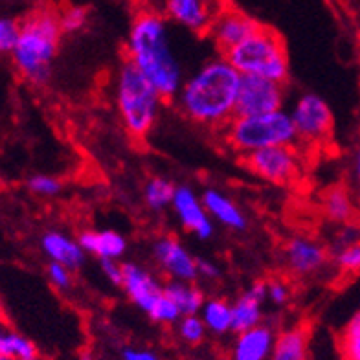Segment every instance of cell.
Wrapping results in <instances>:
<instances>
[{"label": "cell", "instance_id": "1", "mask_svg": "<svg viewBox=\"0 0 360 360\" xmlns=\"http://www.w3.org/2000/svg\"><path fill=\"white\" fill-rule=\"evenodd\" d=\"M243 76L224 56L202 63L176 94L179 112L200 127L224 129L237 110Z\"/></svg>", "mask_w": 360, "mask_h": 360}, {"label": "cell", "instance_id": "2", "mask_svg": "<svg viewBox=\"0 0 360 360\" xmlns=\"http://www.w3.org/2000/svg\"><path fill=\"white\" fill-rule=\"evenodd\" d=\"M125 53L127 61L151 81L164 100H175L186 77L164 15L149 10L140 11L129 30Z\"/></svg>", "mask_w": 360, "mask_h": 360}, {"label": "cell", "instance_id": "3", "mask_svg": "<svg viewBox=\"0 0 360 360\" xmlns=\"http://www.w3.org/2000/svg\"><path fill=\"white\" fill-rule=\"evenodd\" d=\"M59 13L37 10L20 20V37L11 56L15 70L32 85L41 86L52 76V67L61 44Z\"/></svg>", "mask_w": 360, "mask_h": 360}, {"label": "cell", "instance_id": "4", "mask_svg": "<svg viewBox=\"0 0 360 360\" xmlns=\"http://www.w3.org/2000/svg\"><path fill=\"white\" fill-rule=\"evenodd\" d=\"M112 94L125 131L133 138H143L151 133L166 100L133 63L124 61L118 67Z\"/></svg>", "mask_w": 360, "mask_h": 360}, {"label": "cell", "instance_id": "5", "mask_svg": "<svg viewBox=\"0 0 360 360\" xmlns=\"http://www.w3.org/2000/svg\"><path fill=\"white\" fill-rule=\"evenodd\" d=\"M224 140L243 158L269 147L294 146L298 142L289 110H274L256 116H236L223 129Z\"/></svg>", "mask_w": 360, "mask_h": 360}, {"label": "cell", "instance_id": "6", "mask_svg": "<svg viewBox=\"0 0 360 360\" xmlns=\"http://www.w3.org/2000/svg\"><path fill=\"white\" fill-rule=\"evenodd\" d=\"M224 57L241 76H257L280 85L289 79V57L283 39L266 26H261L259 32L243 41Z\"/></svg>", "mask_w": 360, "mask_h": 360}, {"label": "cell", "instance_id": "7", "mask_svg": "<svg viewBox=\"0 0 360 360\" xmlns=\"http://www.w3.org/2000/svg\"><path fill=\"white\" fill-rule=\"evenodd\" d=\"M289 112L296 127L298 142L316 146L331 134L333 110L322 96L314 92L298 96Z\"/></svg>", "mask_w": 360, "mask_h": 360}, {"label": "cell", "instance_id": "8", "mask_svg": "<svg viewBox=\"0 0 360 360\" xmlns=\"http://www.w3.org/2000/svg\"><path fill=\"white\" fill-rule=\"evenodd\" d=\"M252 175L270 184L285 186L300 175V157L294 146H280L261 149L243 158Z\"/></svg>", "mask_w": 360, "mask_h": 360}, {"label": "cell", "instance_id": "9", "mask_svg": "<svg viewBox=\"0 0 360 360\" xmlns=\"http://www.w3.org/2000/svg\"><path fill=\"white\" fill-rule=\"evenodd\" d=\"M151 254L158 269L173 281H197V257L186 247L184 243L173 236L158 237L153 243Z\"/></svg>", "mask_w": 360, "mask_h": 360}, {"label": "cell", "instance_id": "10", "mask_svg": "<svg viewBox=\"0 0 360 360\" xmlns=\"http://www.w3.org/2000/svg\"><path fill=\"white\" fill-rule=\"evenodd\" d=\"M283 85L257 76H243L236 116H256L283 109Z\"/></svg>", "mask_w": 360, "mask_h": 360}, {"label": "cell", "instance_id": "11", "mask_svg": "<svg viewBox=\"0 0 360 360\" xmlns=\"http://www.w3.org/2000/svg\"><path fill=\"white\" fill-rule=\"evenodd\" d=\"M171 210H173L180 226L184 228L188 233H191L200 241H208V239L214 237V219L210 217V214L206 212L202 197L191 186H176V193Z\"/></svg>", "mask_w": 360, "mask_h": 360}, {"label": "cell", "instance_id": "12", "mask_svg": "<svg viewBox=\"0 0 360 360\" xmlns=\"http://www.w3.org/2000/svg\"><path fill=\"white\" fill-rule=\"evenodd\" d=\"M261 24L256 19H252L250 15L245 11L237 10L233 6H224V10L217 15L214 20L208 35L214 41L215 48L219 52L226 56L230 50L247 41L248 37L259 32Z\"/></svg>", "mask_w": 360, "mask_h": 360}, {"label": "cell", "instance_id": "13", "mask_svg": "<svg viewBox=\"0 0 360 360\" xmlns=\"http://www.w3.org/2000/svg\"><path fill=\"white\" fill-rule=\"evenodd\" d=\"M224 6V0H166V17L191 34L208 35Z\"/></svg>", "mask_w": 360, "mask_h": 360}, {"label": "cell", "instance_id": "14", "mask_svg": "<svg viewBox=\"0 0 360 360\" xmlns=\"http://www.w3.org/2000/svg\"><path fill=\"white\" fill-rule=\"evenodd\" d=\"M125 296H127L140 311L149 314L153 307L164 296V285L158 278L140 263L125 261L124 263V283H122Z\"/></svg>", "mask_w": 360, "mask_h": 360}, {"label": "cell", "instance_id": "15", "mask_svg": "<svg viewBox=\"0 0 360 360\" xmlns=\"http://www.w3.org/2000/svg\"><path fill=\"white\" fill-rule=\"evenodd\" d=\"M327 261V250L322 243L309 236H294L283 247V263L290 274L307 278L322 270Z\"/></svg>", "mask_w": 360, "mask_h": 360}, {"label": "cell", "instance_id": "16", "mask_svg": "<svg viewBox=\"0 0 360 360\" xmlns=\"http://www.w3.org/2000/svg\"><path fill=\"white\" fill-rule=\"evenodd\" d=\"M269 302L266 281H254L232 304V333L239 335L263 323V307Z\"/></svg>", "mask_w": 360, "mask_h": 360}, {"label": "cell", "instance_id": "17", "mask_svg": "<svg viewBox=\"0 0 360 360\" xmlns=\"http://www.w3.org/2000/svg\"><path fill=\"white\" fill-rule=\"evenodd\" d=\"M39 245L50 263H59L72 272L85 265L86 252L83 250L79 241L61 230H46L39 239Z\"/></svg>", "mask_w": 360, "mask_h": 360}, {"label": "cell", "instance_id": "18", "mask_svg": "<svg viewBox=\"0 0 360 360\" xmlns=\"http://www.w3.org/2000/svg\"><path fill=\"white\" fill-rule=\"evenodd\" d=\"M206 212L215 223L232 230V232H243L248 228L247 214L243 212L241 206L236 200L217 188H206L200 193Z\"/></svg>", "mask_w": 360, "mask_h": 360}, {"label": "cell", "instance_id": "19", "mask_svg": "<svg viewBox=\"0 0 360 360\" xmlns=\"http://www.w3.org/2000/svg\"><path fill=\"white\" fill-rule=\"evenodd\" d=\"M276 337L274 329L266 323L239 333L233 340L232 360H270Z\"/></svg>", "mask_w": 360, "mask_h": 360}, {"label": "cell", "instance_id": "20", "mask_svg": "<svg viewBox=\"0 0 360 360\" xmlns=\"http://www.w3.org/2000/svg\"><path fill=\"white\" fill-rule=\"evenodd\" d=\"M77 241L89 256H94L98 261L122 259L127 254V239L116 230H83Z\"/></svg>", "mask_w": 360, "mask_h": 360}, {"label": "cell", "instance_id": "21", "mask_svg": "<svg viewBox=\"0 0 360 360\" xmlns=\"http://www.w3.org/2000/svg\"><path fill=\"white\" fill-rule=\"evenodd\" d=\"M164 292L169 300L175 302L180 309L182 316H191V314H200V309L206 304L204 290L195 281H173L169 280L164 283Z\"/></svg>", "mask_w": 360, "mask_h": 360}, {"label": "cell", "instance_id": "22", "mask_svg": "<svg viewBox=\"0 0 360 360\" xmlns=\"http://www.w3.org/2000/svg\"><path fill=\"white\" fill-rule=\"evenodd\" d=\"M199 316L202 318L206 329L217 337L232 333V304L226 298H221V296L208 298L200 309Z\"/></svg>", "mask_w": 360, "mask_h": 360}, {"label": "cell", "instance_id": "23", "mask_svg": "<svg viewBox=\"0 0 360 360\" xmlns=\"http://www.w3.org/2000/svg\"><path fill=\"white\" fill-rule=\"evenodd\" d=\"M307 359V331L304 327L285 329L276 337L270 360H305Z\"/></svg>", "mask_w": 360, "mask_h": 360}, {"label": "cell", "instance_id": "24", "mask_svg": "<svg viewBox=\"0 0 360 360\" xmlns=\"http://www.w3.org/2000/svg\"><path fill=\"white\" fill-rule=\"evenodd\" d=\"M355 197L346 188H333L323 197V214L331 223H349L355 215Z\"/></svg>", "mask_w": 360, "mask_h": 360}, {"label": "cell", "instance_id": "25", "mask_svg": "<svg viewBox=\"0 0 360 360\" xmlns=\"http://www.w3.org/2000/svg\"><path fill=\"white\" fill-rule=\"evenodd\" d=\"M176 186L166 176H151L143 186V202L151 212H164L173 206Z\"/></svg>", "mask_w": 360, "mask_h": 360}, {"label": "cell", "instance_id": "26", "mask_svg": "<svg viewBox=\"0 0 360 360\" xmlns=\"http://www.w3.org/2000/svg\"><path fill=\"white\" fill-rule=\"evenodd\" d=\"M37 356V347L28 337L15 329L0 331V359L32 360Z\"/></svg>", "mask_w": 360, "mask_h": 360}, {"label": "cell", "instance_id": "27", "mask_svg": "<svg viewBox=\"0 0 360 360\" xmlns=\"http://www.w3.org/2000/svg\"><path fill=\"white\" fill-rule=\"evenodd\" d=\"M338 346L344 360H360V311L353 314L349 322L344 326Z\"/></svg>", "mask_w": 360, "mask_h": 360}, {"label": "cell", "instance_id": "28", "mask_svg": "<svg viewBox=\"0 0 360 360\" xmlns=\"http://www.w3.org/2000/svg\"><path fill=\"white\" fill-rule=\"evenodd\" d=\"M176 333H179V337L186 342V344H190V346H197L200 342L204 340L206 337V326H204L202 318L199 314H191V316H182L176 323Z\"/></svg>", "mask_w": 360, "mask_h": 360}, {"label": "cell", "instance_id": "29", "mask_svg": "<svg viewBox=\"0 0 360 360\" xmlns=\"http://www.w3.org/2000/svg\"><path fill=\"white\" fill-rule=\"evenodd\" d=\"M333 261L344 274H360V241L331 250Z\"/></svg>", "mask_w": 360, "mask_h": 360}, {"label": "cell", "instance_id": "30", "mask_svg": "<svg viewBox=\"0 0 360 360\" xmlns=\"http://www.w3.org/2000/svg\"><path fill=\"white\" fill-rule=\"evenodd\" d=\"M89 20V11L83 6H67L59 13V24H61L63 35L77 34L86 26Z\"/></svg>", "mask_w": 360, "mask_h": 360}, {"label": "cell", "instance_id": "31", "mask_svg": "<svg viewBox=\"0 0 360 360\" xmlns=\"http://www.w3.org/2000/svg\"><path fill=\"white\" fill-rule=\"evenodd\" d=\"M26 188L30 193L39 195V197H56L61 191V182L52 175H44V173H35L28 176L26 180Z\"/></svg>", "mask_w": 360, "mask_h": 360}, {"label": "cell", "instance_id": "32", "mask_svg": "<svg viewBox=\"0 0 360 360\" xmlns=\"http://www.w3.org/2000/svg\"><path fill=\"white\" fill-rule=\"evenodd\" d=\"M20 37V20L11 17L0 19V52L11 53L19 43Z\"/></svg>", "mask_w": 360, "mask_h": 360}, {"label": "cell", "instance_id": "33", "mask_svg": "<svg viewBox=\"0 0 360 360\" xmlns=\"http://www.w3.org/2000/svg\"><path fill=\"white\" fill-rule=\"evenodd\" d=\"M46 278L53 289L61 290V292H65V290H68L72 287V270L59 265V263H48Z\"/></svg>", "mask_w": 360, "mask_h": 360}, {"label": "cell", "instance_id": "34", "mask_svg": "<svg viewBox=\"0 0 360 360\" xmlns=\"http://www.w3.org/2000/svg\"><path fill=\"white\" fill-rule=\"evenodd\" d=\"M349 184L356 206H360V140L353 147L349 158Z\"/></svg>", "mask_w": 360, "mask_h": 360}, {"label": "cell", "instance_id": "35", "mask_svg": "<svg viewBox=\"0 0 360 360\" xmlns=\"http://www.w3.org/2000/svg\"><path fill=\"white\" fill-rule=\"evenodd\" d=\"M266 292H269V302L274 307H283L289 302L290 290L289 285L281 280H270L266 281Z\"/></svg>", "mask_w": 360, "mask_h": 360}, {"label": "cell", "instance_id": "36", "mask_svg": "<svg viewBox=\"0 0 360 360\" xmlns=\"http://www.w3.org/2000/svg\"><path fill=\"white\" fill-rule=\"evenodd\" d=\"M100 269L105 280L110 285L122 287V283H124V263H120V259H103L100 261Z\"/></svg>", "mask_w": 360, "mask_h": 360}, {"label": "cell", "instance_id": "37", "mask_svg": "<svg viewBox=\"0 0 360 360\" xmlns=\"http://www.w3.org/2000/svg\"><path fill=\"white\" fill-rule=\"evenodd\" d=\"M360 241V228L353 226V224H344L338 236L335 237V243H333V250L337 248L347 247V245H353V243Z\"/></svg>", "mask_w": 360, "mask_h": 360}, {"label": "cell", "instance_id": "38", "mask_svg": "<svg viewBox=\"0 0 360 360\" xmlns=\"http://www.w3.org/2000/svg\"><path fill=\"white\" fill-rule=\"evenodd\" d=\"M197 270H199V278L206 281H215L221 278V266L215 261L208 259V257H197Z\"/></svg>", "mask_w": 360, "mask_h": 360}, {"label": "cell", "instance_id": "39", "mask_svg": "<svg viewBox=\"0 0 360 360\" xmlns=\"http://www.w3.org/2000/svg\"><path fill=\"white\" fill-rule=\"evenodd\" d=\"M122 360H160V356L151 349L142 347H125L122 351Z\"/></svg>", "mask_w": 360, "mask_h": 360}, {"label": "cell", "instance_id": "40", "mask_svg": "<svg viewBox=\"0 0 360 360\" xmlns=\"http://www.w3.org/2000/svg\"><path fill=\"white\" fill-rule=\"evenodd\" d=\"M77 360H94V359H92V355H90L89 351H85V353H81L79 359H77Z\"/></svg>", "mask_w": 360, "mask_h": 360}, {"label": "cell", "instance_id": "41", "mask_svg": "<svg viewBox=\"0 0 360 360\" xmlns=\"http://www.w3.org/2000/svg\"><path fill=\"white\" fill-rule=\"evenodd\" d=\"M32 360H48V359H44V356H35V359H32Z\"/></svg>", "mask_w": 360, "mask_h": 360}, {"label": "cell", "instance_id": "42", "mask_svg": "<svg viewBox=\"0 0 360 360\" xmlns=\"http://www.w3.org/2000/svg\"><path fill=\"white\" fill-rule=\"evenodd\" d=\"M0 360H11V359H0Z\"/></svg>", "mask_w": 360, "mask_h": 360}]
</instances>
